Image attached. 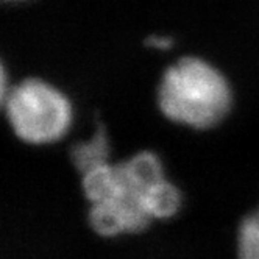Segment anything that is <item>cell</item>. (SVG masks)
<instances>
[{
	"label": "cell",
	"mask_w": 259,
	"mask_h": 259,
	"mask_svg": "<svg viewBox=\"0 0 259 259\" xmlns=\"http://www.w3.org/2000/svg\"><path fill=\"white\" fill-rule=\"evenodd\" d=\"M158 103L165 117L197 130H206L225 119L231 108L227 78L208 61L184 57L165 69Z\"/></svg>",
	"instance_id": "6da1fadb"
},
{
	"label": "cell",
	"mask_w": 259,
	"mask_h": 259,
	"mask_svg": "<svg viewBox=\"0 0 259 259\" xmlns=\"http://www.w3.org/2000/svg\"><path fill=\"white\" fill-rule=\"evenodd\" d=\"M120 188L114 198L92 205L89 224L96 233L114 237L125 233L142 231L153 220L145 208V195L152 186L164 180L159 158L141 152L117 164Z\"/></svg>",
	"instance_id": "7a4b0ae2"
},
{
	"label": "cell",
	"mask_w": 259,
	"mask_h": 259,
	"mask_svg": "<svg viewBox=\"0 0 259 259\" xmlns=\"http://www.w3.org/2000/svg\"><path fill=\"white\" fill-rule=\"evenodd\" d=\"M4 105L13 132L28 144L58 141L72 123V106L67 97L38 78L14 86Z\"/></svg>",
	"instance_id": "3957f363"
},
{
	"label": "cell",
	"mask_w": 259,
	"mask_h": 259,
	"mask_svg": "<svg viewBox=\"0 0 259 259\" xmlns=\"http://www.w3.org/2000/svg\"><path fill=\"white\" fill-rule=\"evenodd\" d=\"M72 162L81 172V175L94 170L100 165L108 164L109 158V142L103 125H99L94 136L89 141L78 142L70 152Z\"/></svg>",
	"instance_id": "277c9868"
},
{
	"label": "cell",
	"mask_w": 259,
	"mask_h": 259,
	"mask_svg": "<svg viewBox=\"0 0 259 259\" xmlns=\"http://www.w3.org/2000/svg\"><path fill=\"white\" fill-rule=\"evenodd\" d=\"M181 206V194L167 180L150 188L145 195V208L152 219H167L177 214Z\"/></svg>",
	"instance_id": "5b68a950"
},
{
	"label": "cell",
	"mask_w": 259,
	"mask_h": 259,
	"mask_svg": "<svg viewBox=\"0 0 259 259\" xmlns=\"http://www.w3.org/2000/svg\"><path fill=\"white\" fill-rule=\"evenodd\" d=\"M239 259H259V211L244 219L237 236Z\"/></svg>",
	"instance_id": "8992f818"
},
{
	"label": "cell",
	"mask_w": 259,
	"mask_h": 259,
	"mask_svg": "<svg viewBox=\"0 0 259 259\" xmlns=\"http://www.w3.org/2000/svg\"><path fill=\"white\" fill-rule=\"evenodd\" d=\"M2 2H11V4H17V2H28V0H2Z\"/></svg>",
	"instance_id": "52a82bcc"
}]
</instances>
